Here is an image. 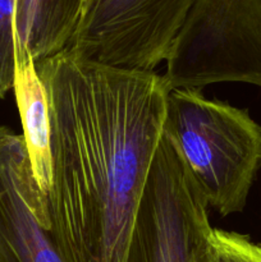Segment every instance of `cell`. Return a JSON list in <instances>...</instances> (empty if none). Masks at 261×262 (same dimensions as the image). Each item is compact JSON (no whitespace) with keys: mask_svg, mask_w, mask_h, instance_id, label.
I'll list each match as a JSON object with an SVG mask.
<instances>
[{"mask_svg":"<svg viewBox=\"0 0 261 262\" xmlns=\"http://www.w3.org/2000/svg\"><path fill=\"white\" fill-rule=\"evenodd\" d=\"M193 262H261V245L246 234L212 228Z\"/></svg>","mask_w":261,"mask_h":262,"instance_id":"obj_8","label":"cell"},{"mask_svg":"<svg viewBox=\"0 0 261 262\" xmlns=\"http://www.w3.org/2000/svg\"><path fill=\"white\" fill-rule=\"evenodd\" d=\"M163 74L166 87L261 89V0H196Z\"/></svg>","mask_w":261,"mask_h":262,"instance_id":"obj_3","label":"cell"},{"mask_svg":"<svg viewBox=\"0 0 261 262\" xmlns=\"http://www.w3.org/2000/svg\"><path fill=\"white\" fill-rule=\"evenodd\" d=\"M36 68L51 118L49 234L64 262H125L169 89L156 72L105 66L68 50Z\"/></svg>","mask_w":261,"mask_h":262,"instance_id":"obj_1","label":"cell"},{"mask_svg":"<svg viewBox=\"0 0 261 262\" xmlns=\"http://www.w3.org/2000/svg\"><path fill=\"white\" fill-rule=\"evenodd\" d=\"M211 229L206 199L174 143L163 135L125 262H193Z\"/></svg>","mask_w":261,"mask_h":262,"instance_id":"obj_4","label":"cell"},{"mask_svg":"<svg viewBox=\"0 0 261 262\" xmlns=\"http://www.w3.org/2000/svg\"><path fill=\"white\" fill-rule=\"evenodd\" d=\"M23 137L0 125V262H64Z\"/></svg>","mask_w":261,"mask_h":262,"instance_id":"obj_6","label":"cell"},{"mask_svg":"<svg viewBox=\"0 0 261 262\" xmlns=\"http://www.w3.org/2000/svg\"><path fill=\"white\" fill-rule=\"evenodd\" d=\"M96 2V0H83V13L86 12L87 9H89L90 7H91L92 4H94V3ZM83 15V14H82Z\"/></svg>","mask_w":261,"mask_h":262,"instance_id":"obj_10","label":"cell"},{"mask_svg":"<svg viewBox=\"0 0 261 262\" xmlns=\"http://www.w3.org/2000/svg\"><path fill=\"white\" fill-rule=\"evenodd\" d=\"M163 135L183 158L209 207L222 216L247 205L261 169V125L246 109L200 89L169 91Z\"/></svg>","mask_w":261,"mask_h":262,"instance_id":"obj_2","label":"cell"},{"mask_svg":"<svg viewBox=\"0 0 261 262\" xmlns=\"http://www.w3.org/2000/svg\"><path fill=\"white\" fill-rule=\"evenodd\" d=\"M196 0H96L66 50L95 63L155 72L166 61Z\"/></svg>","mask_w":261,"mask_h":262,"instance_id":"obj_5","label":"cell"},{"mask_svg":"<svg viewBox=\"0 0 261 262\" xmlns=\"http://www.w3.org/2000/svg\"><path fill=\"white\" fill-rule=\"evenodd\" d=\"M13 92L31 170L44 194L51 186V118L46 87L30 54L15 55Z\"/></svg>","mask_w":261,"mask_h":262,"instance_id":"obj_7","label":"cell"},{"mask_svg":"<svg viewBox=\"0 0 261 262\" xmlns=\"http://www.w3.org/2000/svg\"><path fill=\"white\" fill-rule=\"evenodd\" d=\"M28 0H0V100L13 90L17 54V17Z\"/></svg>","mask_w":261,"mask_h":262,"instance_id":"obj_9","label":"cell"}]
</instances>
